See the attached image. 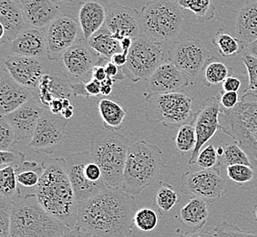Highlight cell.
<instances>
[{
	"instance_id": "f1b7e54d",
	"label": "cell",
	"mask_w": 257,
	"mask_h": 237,
	"mask_svg": "<svg viewBox=\"0 0 257 237\" xmlns=\"http://www.w3.org/2000/svg\"><path fill=\"white\" fill-rule=\"evenodd\" d=\"M87 41L89 47L97 54L109 61L114 54L122 52L119 40L111 34L105 25L92 35Z\"/></svg>"
},
{
	"instance_id": "6f0895ef",
	"label": "cell",
	"mask_w": 257,
	"mask_h": 237,
	"mask_svg": "<svg viewBox=\"0 0 257 237\" xmlns=\"http://www.w3.org/2000/svg\"><path fill=\"white\" fill-rule=\"evenodd\" d=\"M108 78L107 73H106V70H105V67L99 65V66H96L93 71H92V79H96L99 81L100 83L103 82L105 79Z\"/></svg>"
},
{
	"instance_id": "7402d4cb",
	"label": "cell",
	"mask_w": 257,
	"mask_h": 237,
	"mask_svg": "<svg viewBox=\"0 0 257 237\" xmlns=\"http://www.w3.org/2000/svg\"><path fill=\"white\" fill-rule=\"evenodd\" d=\"M108 5L106 0H83L79 3L78 20L83 39L89 40L105 25Z\"/></svg>"
},
{
	"instance_id": "4dcf8cb0",
	"label": "cell",
	"mask_w": 257,
	"mask_h": 237,
	"mask_svg": "<svg viewBox=\"0 0 257 237\" xmlns=\"http://www.w3.org/2000/svg\"><path fill=\"white\" fill-rule=\"evenodd\" d=\"M212 43L223 58H231L241 54L244 49V42L220 30L214 35Z\"/></svg>"
},
{
	"instance_id": "d590c367",
	"label": "cell",
	"mask_w": 257,
	"mask_h": 237,
	"mask_svg": "<svg viewBox=\"0 0 257 237\" xmlns=\"http://www.w3.org/2000/svg\"><path fill=\"white\" fill-rule=\"evenodd\" d=\"M231 75V69L226 65L219 61L213 57L204 69V79L208 86L223 83L227 77Z\"/></svg>"
},
{
	"instance_id": "74e56055",
	"label": "cell",
	"mask_w": 257,
	"mask_h": 237,
	"mask_svg": "<svg viewBox=\"0 0 257 237\" xmlns=\"http://www.w3.org/2000/svg\"><path fill=\"white\" fill-rule=\"evenodd\" d=\"M242 61L247 69L249 78V84L242 99H246L250 96L257 99V57L250 52H247L242 56Z\"/></svg>"
},
{
	"instance_id": "c3c4849f",
	"label": "cell",
	"mask_w": 257,
	"mask_h": 237,
	"mask_svg": "<svg viewBox=\"0 0 257 237\" xmlns=\"http://www.w3.org/2000/svg\"><path fill=\"white\" fill-rule=\"evenodd\" d=\"M105 70L108 78L113 79L115 83L117 81H121L124 79L123 68H119L117 65L114 64L111 61H108L105 64Z\"/></svg>"
},
{
	"instance_id": "836d02e7",
	"label": "cell",
	"mask_w": 257,
	"mask_h": 237,
	"mask_svg": "<svg viewBox=\"0 0 257 237\" xmlns=\"http://www.w3.org/2000/svg\"><path fill=\"white\" fill-rule=\"evenodd\" d=\"M15 167L5 166L0 170V196L15 201L21 197Z\"/></svg>"
},
{
	"instance_id": "8d00e7d4",
	"label": "cell",
	"mask_w": 257,
	"mask_h": 237,
	"mask_svg": "<svg viewBox=\"0 0 257 237\" xmlns=\"http://www.w3.org/2000/svg\"><path fill=\"white\" fill-rule=\"evenodd\" d=\"M196 142V132L192 124L182 125L179 128L177 134L174 138V144L176 148L183 154L192 153L195 148Z\"/></svg>"
},
{
	"instance_id": "ba28073f",
	"label": "cell",
	"mask_w": 257,
	"mask_h": 237,
	"mask_svg": "<svg viewBox=\"0 0 257 237\" xmlns=\"http://www.w3.org/2000/svg\"><path fill=\"white\" fill-rule=\"evenodd\" d=\"M145 98V117L149 123L163 124L170 128L192 124L193 99L183 91L147 94Z\"/></svg>"
},
{
	"instance_id": "e575fe53",
	"label": "cell",
	"mask_w": 257,
	"mask_h": 237,
	"mask_svg": "<svg viewBox=\"0 0 257 237\" xmlns=\"http://www.w3.org/2000/svg\"><path fill=\"white\" fill-rule=\"evenodd\" d=\"M155 202L160 213L162 215H166L178 203V194L173 190L171 184L161 182L155 196Z\"/></svg>"
},
{
	"instance_id": "2e32d148",
	"label": "cell",
	"mask_w": 257,
	"mask_h": 237,
	"mask_svg": "<svg viewBox=\"0 0 257 237\" xmlns=\"http://www.w3.org/2000/svg\"><path fill=\"white\" fill-rule=\"evenodd\" d=\"M61 159L74 191L77 201L80 203L103 191L108 187L105 182L92 183L85 174V167L92 161L90 152L73 153Z\"/></svg>"
},
{
	"instance_id": "7c38bea8",
	"label": "cell",
	"mask_w": 257,
	"mask_h": 237,
	"mask_svg": "<svg viewBox=\"0 0 257 237\" xmlns=\"http://www.w3.org/2000/svg\"><path fill=\"white\" fill-rule=\"evenodd\" d=\"M48 58H30L19 55H7L4 59V69L12 79L38 95L40 80L50 73V59Z\"/></svg>"
},
{
	"instance_id": "83f0119b",
	"label": "cell",
	"mask_w": 257,
	"mask_h": 237,
	"mask_svg": "<svg viewBox=\"0 0 257 237\" xmlns=\"http://www.w3.org/2000/svg\"><path fill=\"white\" fill-rule=\"evenodd\" d=\"M209 209L203 198L193 197L180 212V219L191 230H201L207 222Z\"/></svg>"
},
{
	"instance_id": "5b68a950",
	"label": "cell",
	"mask_w": 257,
	"mask_h": 237,
	"mask_svg": "<svg viewBox=\"0 0 257 237\" xmlns=\"http://www.w3.org/2000/svg\"><path fill=\"white\" fill-rule=\"evenodd\" d=\"M130 141L118 131L104 128L91 137L92 161L101 169L108 187H119L123 179Z\"/></svg>"
},
{
	"instance_id": "6125c7cd",
	"label": "cell",
	"mask_w": 257,
	"mask_h": 237,
	"mask_svg": "<svg viewBox=\"0 0 257 237\" xmlns=\"http://www.w3.org/2000/svg\"><path fill=\"white\" fill-rule=\"evenodd\" d=\"M248 50H249L250 53H252V55H254L255 57H257V40L255 41H253L251 44H249Z\"/></svg>"
},
{
	"instance_id": "8fae6325",
	"label": "cell",
	"mask_w": 257,
	"mask_h": 237,
	"mask_svg": "<svg viewBox=\"0 0 257 237\" xmlns=\"http://www.w3.org/2000/svg\"><path fill=\"white\" fill-rule=\"evenodd\" d=\"M207 48L196 39L185 38L173 43L168 59L190 79H195L213 59Z\"/></svg>"
},
{
	"instance_id": "e0dca14e",
	"label": "cell",
	"mask_w": 257,
	"mask_h": 237,
	"mask_svg": "<svg viewBox=\"0 0 257 237\" xmlns=\"http://www.w3.org/2000/svg\"><path fill=\"white\" fill-rule=\"evenodd\" d=\"M67 120L52 113L46 108L35 130L29 146L34 149L51 148L63 143L66 138Z\"/></svg>"
},
{
	"instance_id": "1f68e13d",
	"label": "cell",
	"mask_w": 257,
	"mask_h": 237,
	"mask_svg": "<svg viewBox=\"0 0 257 237\" xmlns=\"http://www.w3.org/2000/svg\"><path fill=\"white\" fill-rule=\"evenodd\" d=\"M182 10H190L200 23L209 22L216 14L213 0H176Z\"/></svg>"
},
{
	"instance_id": "be15d7a7",
	"label": "cell",
	"mask_w": 257,
	"mask_h": 237,
	"mask_svg": "<svg viewBox=\"0 0 257 237\" xmlns=\"http://www.w3.org/2000/svg\"><path fill=\"white\" fill-rule=\"evenodd\" d=\"M216 150H217V153L218 155H219V157H222L223 155V153H224V148H223L222 146H219Z\"/></svg>"
},
{
	"instance_id": "9f6ffc18",
	"label": "cell",
	"mask_w": 257,
	"mask_h": 237,
	"mask_svg": "<svg viewBox=\"0 0 257 237\" xmlns=\"http://www.w3.org/2000/svg\"><path fill=\"white\" fill-rule=\"evenodd\" d=\"M127 60H128V55L125 54L123 52H118L114 54L110 59V61L114 64L117 65L119 68H124L127 64Z\"/></svg>"
},
{
	"instance_id": "e7e4bbea",
	"label": "cell",
	"mask_w": 257,
	"mask_h": 237,
	"mask_svg": "<svg viewBox=\"0 0 257 237\" xmlns=\"http://www.w3.org/2000/svg\"><path fill=\"white\" fill-rule=\"evenodd\" d=\"M54 2H56L57 4H59L60 5V3H64V2H70V1H72V0H53Z\"/></svg>"
},
{
	"instance_id": "f35d334b",
	"label": "cell",
	"mask_w": 257,
	"mask_h": 237,
	"mask_svg": "<svg viewBox=\"0 0 257 237\" xmlns=\"http://www.w3.org/2000/svg\"><path fill=\"white\" fill-rule=\"evenodd\" d=\"M223 162L226 166L235 165V164H243L252 166L251 160L249 158L247 153L241 148L239 144L235 142L233 144H227L224 148V153L222 156Z\"/></svg>"
},
{
	"instance_id": "ab89813d",
	"label": "cell",
	"mask_w": 257,
	"mask_h": 237,
	"mask_svg": "<svg viewBox=\"0 0 257 237\" xmlns=\"http://www.w3.org/2000/svg\"><path fill=\"white\" fill-rule=\"evenodd\" d=\"M158 224L157 213L151 208L138 209L134 216V225L143 232L154 231Z\"/></svg>"
},
{
	"instance_id": "30bf717a",
	"label": "cell",
	"mask_w": 257,
	"mask_h": 237,
	"mask_svg": "<svg viewBox=\"0 0 257 237\" xmlns=\"http://www.w3.org/2000/svg\"><path fill=\"white\" fill-rule=\"evenodd\" d=\"M60 59L63 65V72L72 83L89 81L92 79L95 67L105 66L109 61L97 54L83 38L66 50Z\"/></svg>"
},
{
	"instance_id": "9a60e30c",
	"label": "cell",
	"mask_w": 257,
	"mask_h": 237,
	"mask_svg": "<svg viewBox=\"0 0 257 237\" xmlns=\"http://www.w3.org/2000/svg\"><path fill=\"white\" fill-rule=\"evenodd\" d=\"M219 167L183 173L181 191L185 194L203 199L222 197L226 191V183L221 176Z\"/></svg>"
},
{
	"instance_id": "60d3db41",
	"label": "cell",
	"mask_w": 257,
	"mask_h": 237,
	"mask_svg": "<svg viewBox=\"0 0 257 237\" xmlns=\"http://www.w3.org/2000/svg\"><path fill=\"white\" fill-rule=\"evenodd\" d=\"M213 232L217 237H257V230H244L229 222H220Z\"/></svg>"
},
{
	"instance_id": "5bb4252c",
	"label": "cell",
	"mask_w": 257,
	"mask_h": 237,
	"mask_svg": "<svg viewBox=\"0 0 257 237\" xmlns=\"http://www.w3.org/2000/svg\"><path fill=\"white\" fill-rule=\"evenodd\" d=\"M222 109L221 94L202 101L200 109L194 113L192 124L196 132V145L189 159V164L196 163L198 154L213 135L220 130V114Z\"/></svg>"
},
{
	"instance_id": "ee69618b",
	"label": "cell",
	"mask_w": 257,
	"mask_h": 237,
	"mask_svg": "<svg viewBox=\"0 0 257 237\" xmlns=\"http://www.w3.org/2000/svg\"><path fill=\"white\" fill-rule=\"evenodd\" d=\"M18 142L14 129L10 125L4 115L0 118V150L9 151Z\"/></svg>"
},
{
	"instance_id": "d6986e66",
	"label": "cell",
	"mask_w": 257,
	"mask_h": 237,
	"mask_svg": "<svg viewBox=\"0 0 257 237\" xmlns=\"http://www.w3.org/2000/svg\"><path fill=\"white\" fill-rule=\"evenodd\" d=\"M147 80V94L181 92L190 84L188 76L169 59L161 65Z\"/></svg>"
},
{
	"instance_id": "f6af8a7d",
	"label": "cell",
	"mask_w": 257,
	"mask_h": 237,
	"mask_svg": "<svg viewBox=\"0 0 257 237\" xmlns=\"http://www.w3.org/2000/svg\"><path fill=\"white\" fill-rule=\"evenodd\" d=\"M218 159L217 150L213 145L210 144L201 150L196 159V164L202 169L214 168L216 166H221V163Z\"/></svg>"
},
{
	"instance_id": "4316f807",
	"label": "cell",
	"mask_w": 257,
	"mask_h": 237,
	"mask_svg": "<svg viewBox=\"0 0 257 237\" xmlns=\"http://www.w3.org/2000/svg\"><path fill=\"white\" fill-rule=\"evenodd\" d=\"M238 36L244 43L257 40V0H246L236 18Z\"/></svg>"
},
{
	"instance_id": "7a4b0ae2",
	"label": "cell",
	"mask_w": 257,
	"mask_h": 237,
	"mask_svg": "<svg viewBox=\"0 0 257 237\" xmlns=\"http://www.w3.org/2000/svg\"><path fill=\"white\" fill-rule=\"evenodd\" d=\"M42 164L44 172L36 186L37 197L51 215L68 227L74 228L78 221L79 202L61 159L48 160Z\"/></svg>"
},
{
	"instance_id": "f907efd6",
	"label": "cell",
	"mask_w": 257,
	"mask_h": 237,
	"mask_svg": "<svg viewBox=\"0 0 257 237\" xmlns=\"http://www.w3.org/2000/svg\"><path fill=\"white\" fill-rule=\"evenodd\" d=\"M85 89L88 97H99L101 95V83L94 79L85 82Z\"/></svg>"
},
{
	"instance_id": "db71d44e",
	"label": "cell",
	"mask_w": 257,
	"mask_h": 237,
	"mask_svg": "<svg viewBox=\"0 0 257 237\" xmlns=\"http://www.w3.org/2000/svg\"><path fill=\"white\" fill-rule=\"evenodd\" d=\"M180 237H217L215 232L202 231L201 230H191L189 232H184Z\"/></svg>"
},
{
	"instance_id": "bcb514c9",
	"label": "cell",
	"mask_w": 257,
	"mask_h": 237,
	"mask_svg": "<svg viewBox=\"0 0 257 237\" xmlns=\"http://www.w3.org/2000/svg\"><path fill=\"white\" fill-rule=\"evenodd\" d=\"M26 162L25 154L19 151H0V165L18 167Z\"/></svg>"
},
{
	"instance_id": "d6a6232c",
	"label": "cell",
	"mask_w": 257,
	"mask_h": 237,
	"mask_svg": "<svg viewBox=\"0 0 257 237\" xmlns=\"http://www.w3.org/2000/svg\"><path fill=\"white\" fill-rule=\"evenodd\" d=\"M18 183L24 187H36L40 183V178L44 172V166L34 161L27 162L16 167Z\"/></svg>"
},
{
	"instance_id": "6da1fadb",
	"label": "cell",
	"mask_w": 257,
	"mask_h": 237,
	"mask_svg": "<svg viewBox=\"0 0 257 237\" xmlns=\"http://www.w3.org/2000/svg\"><path fill=\"white\" fill-rule=\"evenodd\" d=\"M138 211L134 196L119 187H107L79 203L77 225L93 237H131Z\"/></svg>"
},
{
	"instance_id": "681fc988",
	"label": "cell",
	"mask_w": 257,
	"mask_h": 237,
	"mask_svg": "<svg viewBox=\"0 0 257 237\" xmlns=\"http://www.w3.org/2000/svg\"><path fill=\"white\" fill-rule=\"evenodd\" d=\"M239 97L237 92L234 91H224L221 94V104L223 109H231L234 108L238 103Z\"/></svg>"
},
{
	"instance_id": "7bdbcfd3",
	"label": "cell",
	"mask_w": 257,
	"mask_h": 237,
	"mask_svg": "<svg viewBox=\"0 0 257 237\" xmlns=\"http://www.w3.org/2000/svg\"><path fill=\"white\" fill-rule=\"evenodd\" d=\"M13 200L0 196V237H10Z\"/></svg>"
},
{
	"instance_id": "f546056e",
	"label": "cell",
	"mask_w": 257,
	"mask_h": 237,
	"mask_svg": "<svg viewBox=\"0 0 257 237\" xmlns=\"http://www.w3.org/2000/svg\"><path fill=\"white\" fill-rule=\"evenodd\" d=\"M98 108L104 128L113 131L122 128L127 112L119 103L112 99H99Z\"/></svg>"
},
{
	"instance_id": "d4e9b609",
	"label": "cell",
	"mask_w": 257,
	"mask_h": 237,
	"mask_svg": "<svg viewBox=\"0 0 257 237\" xmlns=\"http://www.w3.org/2000/svg\"><path fill=\"white\" fill-rule=\"evenodd\" d=\"M38 98L45 108L49 109L53 99H69L73 97L72 82L63 71L45 75L40 80Z\"/></svg>"
},
{
	"instance_id": "ac0fdd59",
	"label": "cell",
	"mask_w": 257,
	"mask_h": 237,
	"mask_svg": "<svg viewBox=\"0 0 257 237\" xmlns=\"http://www.w3.org/2000/svg\"><path fill=\"white\" fill-rule=\"evenodd\" d=\"M105 26L118 40L125 37L134 40L142 33L138 10L117 3H109Z\"/></svg>"
},
{
	"instance_id": "cb8c5ba5",
	"label": "cell",
	"mask_w": 257,
	"mask_h": 237,
	"mask_svg": "<svg viewBox=\"0 0 257 237\" xmlns=\"http://www.w3.org/2000/svg\"><path fill=\"white\" fill-rule=\"evenodd\" d=\"M27 24L31 29L45 30L60 14V8L53 0H21Z\"/></svg>"
},
{
	"instance_id": "03108f58",
	"label": "cell",
	"mask_w": 257,
	"mask_h": 237,
	"mask_svg": "<svg viewBox=\"0 0 257 237\" xmlns=\"http://www.w3.org/2000/svg\"><path fill=\"white\" fill-rule=\"evenodd\" d=\"M253 215H254V218L257 221V205H255V207L253 209Z\"/></svg>"
},
{
	"instance_id": "11a10c76",
	"label": "cell",
	"mask_w": 257,
	"mask_h": 237,
	"mask_svg": "<svg viewBox=\"0 0 257 237\" xmlns=\"http://www.w3.org/2000/svg\"><path fill=\"white\" fill-rule=\"evenodd\" d=\"M63 109H64L63 99H53L49 105V109L50 111L57 115H60Z\"/></svg>"
},
{
	"instance_id": "603a6c76",
	"label": "cell",
	"mask_w": 257,
	"mask_h": 237,
	"mask_svg": "<svg viewBox=\"0 0 257 237\" xmlns=\"http://www.w3.org/2000/svg\"><path fill=\"white\" fill-rule=\"evenodd\" d=\"M35 94L30 89L18 83L4 70L0 79V114L7 115L20 106L34 99Z\"/></svg>"
},
{
	"instance_id": "484cf974",
	"label": "cell",
	"mask_w": 257,
	"mask_h": 237,
	"mask_svg": "<svg viewBox=\"0 0 257 237\" xmlns=\"http://www.w3.org/2000/svg\"><path fill=\"white\" fill-rule=\"evenodd\" d=\"M10 50L13 55L30 58H48L45 30L29 28L10 42Z\"/></svg>"
},
{
	"instance_id": "7dc6e473",
	"label": "cell",
	"mask_w": 257,
	"mask_h": 237,
	"mask_svg": "<svg viewBox=\"0 0 257 237\" xmlns=\"http://www.w3.org/2000/svg\"><path fill=\"white\" fill-rule=\"evenodd\" d=\"M85 174L88 178V180L92 183H100L104 182L103 175L101 169L99 165L94 163L93 161H90L85 167Z\"/></svg>"
},
{
	"instance_id": "8992f818",
	"label": "cell",
	"mask_w": 257,
	"mask_h": 237,
	"mask_svg": "<svg viewBox=\"0 0 257 237\" xmlns=\"http://www.w3.org/2000/svg\"><path fill=\"white\" fill-rule=\"evenodd\" d=\"M183 19L176 0H151L140 11L142 33L162 44L178 38Z\"/></svg>"
},
{
	"instance_id": "f5cc1de1",
	"label": "cell",
	"mask_w": 257,
	"mask_h": 237,
	"mask_svg": "<svg viewBox=\"0 0 257 237\" xmlns=\"http://www.w3.org/2000/svg\"><path fill=\"white\" fill-rule=\"evenodd\" d=\"M60 237H93L89 232H86L83 229L75 226L74 228H67L64 233Z\"/></svg>"
},
{
	"instance_id": "816d5d0a",
	"label": "cell",
	"mask_w": 257,
	"mask_h": 237,
	"mask_svg": "<svg viewBox=\"0 0 257 237\" xmlns=\"http://www.w3.org/2000/svg\"><path fill=\"white\" fill-rule=\"evenodd\" d=\"M240 88H241V80L235 77H232L231 75L223 82V89L224 91L237 92Z\"/></svg>"
},
{
	"instance_id": "003e7915",
	"label": "cell",
	"mask_w": 257,
	"mask_h": 237,
	"mask_svg": "<svg viewBox=\"0 0 257 237\" xmlns=\"http://www.w3.org/2000/svg\"><path fill=\"white\" fill-rule=\"evenodd\" d=\"M20 1H21V0H20Z\"/></svg>"
},
{
	"instance_id": "3957f363",
	"label": "cell",
	"mask_w": 257,
	"mask_h": 237,
	"mask_svg": "<svg viewBox=\"0 0 257 237\" xmlns=\"http://www.w3.org/2000/svg\"><path fill=\"white\" fill-rule=\"evenodd\" d=\"M67 228L41 205L36 193L13 203L10 237H60Z\"/></svg>"
},
{
	"instance_id": "52a82bcc",
	"label": "cell",
	"mask_w": 257,
	"mask_h": 237,
	"mask_svg": "<svg viewBox=\"0 0 257 237\" xmlns=\"http://www.w3.org/2000/svg\"><path fill=\"white\" fill-rule=\"evenodd\" d=\"M220 130L243 149L257 169V99H242L231 109L222 107Z\"/></svg>"
},
{
	"instance_id": "91938a15",
	"label": "cell",
	"mask_w": 257,
	"mask_h": 237,
	"mask_svg": "<svg viewBox=\"0 0 257 237\" xmlns=\"http://www.w3.org/2000/svg\"><path fill=\"white\" fill-rule=\"evenodd\" d=\"M119 43H120L122 52L126 55H128L132 46L134 44V39H132L130 37H125L122 40H119Z\"/></svg>"
},
{
	"instance_id": "b9f144b4",
	"label": "cell",
	"mask_w": 257,
	"mask_h": 237,
	"mask_svg": "<svg viewBox=\"0 0 257 237\" xmlns=\"http://www.w3.org/2000/svg\"><path fill=\"white\" fill-rule=\"evenodd\" d=\"M227 176L237 184H244L252 181L255 173L252 166L243 165V164H235L230 165L226 168Z\"/></svg>"
},
{
	"instance_id": "ffe728a7",
	"label": "cell",
	"mask_w": 257,
	"mask_h": 237,
	"mask_svg": "<svg viewBox=\"0 0 257 237\" xmlns=\"http://www.w3.org/2000/svg\"><path fill=\"white\" fill-rule=\"evenodd\" d=\"M30 27L23 13L20 0H0V40L1 45L12 42Z\"/></svg>"
},
{
	"instance_id": "94428289",
	"label": "cell",
	"mask_w": 257,
	"mask_h": 237,
	"mask_svg": "<svg viewBox=\"0 0 257 237\" xmlns=\"http://www.w3.org/2000/svg\"><path fill=\"white\" fill-rule=\"evenodd\" d=\"M73 113H74V107L71 105V106H69V108L63 109L60 115L62 117H64L66 120H68V118H70L73 116Z\"/></svg>"
},
{
	"instance_id": "9c48e42d",
	"label": "cell",
	"mask_w": 257,
	"mask_h": 237,
	"mask_svg": "<svg viewBox=\"0 0 257 237\" xmlns=\"http://www.w3.org/2000/svg\"><path fill=\"white\" fill-rule=\"evenodd\" d=\"M165 61L163 44L141 33L134 40L125 69L128 78L137 82L148 79Z\"/></svg>"
},
{
	"instance_id": "44dd1931",
	"label": "cell",
	"mask_w": 257,
	"mask_h": 237,
	"mask_svg": "<svg viewBox=\"0 0 257 237\" xmlns=\"http://www.w3.org/2000/svg\"><path fill=\"white\" fill-rule=\"evenodd\" d=\"M46 109L36 99H31L10 113L4 115L15 131L18 141L31 139L40 117Z\"/></svg>"
},
{
	"instance_id": "4fadbf2b",
	"label": "cell",
	"mask_w": 257,
	"mask_h": 237,
	"mask_svg": "<svg viewBox=\"0 0 257 237\" xmlns=\"http://www.w3.org/2000/svg\"><path fill=\"white\" fill-rule=\"evenodd\" d=\"M79 20L69 14H60L46 30L48 59L57 61L66 50L83 37H80Z\"/></svg>"
},
{
	"instance_id": "277c9868",
	"label": "cell",
	"mask_w": 257,
	"mask_h": 237,
	"mask_svg": "<svg viewBox=\"0 0 257 237\" xmlns=\"http://www.w3.org/2000/svg\"><path fill=\"white\" fill-rule=\"evenodd\" d=\"M165 164L157 145L140 141L130 146L120 187L131 196H137L153 185Z\"/></svg>"
},
{
	"instance_id": "680465c9",
	"label": "cell",
	"mask_w": 257,
	"mask_h": 237,
	"mask_svg": "<svg viewBox=\"0 0 257 237\" xmlns=\"http://www.w3.org/2000/svg\"><path fill=\"white\" fill-rule=\"evenodd\" d=\"M114 83H115V81L110 78H107L104 80L103 82H101V95L102 96H108V95L111 93Z\"/></svg>"
}]
</instances>
